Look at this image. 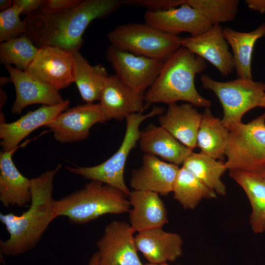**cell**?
<instances>
[{
	"mask_svg": "<svg viewBox=\"0 0 265 265\" xmlns=\"http://www.w3.org/2000/svg\"><path fill=\"white\" fill-rule=\"evenodd\" d=\"M125 4V0H83L58 13L39 10L26 16V32L39 48L52 46L73 52L82 45V35L93 20L105 17Z\"/></svg>",
	"mask_w": 265,
	"mask_h": 265,
	"instance_id": "cell-1",
	"label": "cell"
},
{
	"mask_svg": "<svg viewBox=\"0 0 265 265\" xmlns=\"http://www.w3.org/2000/svg\"><path fill=\"white\" fill-rule=\"evenodd\" d=\"M61 168L59 164L31 180L29 208L20 215L0 213V221L9 234L0 240V249L7 256H16L33 249L38 243L51 223L55 219L53 196L55 176Z\"/></svg>",
	"mask_w": 265,
	"mask_h": 265,
	"instance_id": "cell-2",
	"label": "cell"
},
{
	"mask_svg": "<svg viewBox=\"0 0 265 265\" xmlns=\"http://www.w3.org/2000/svg\"><path fill=\"white\" fill-rule=\"evenodd\" d=\"M206 61L181 47L163 64L154 83L144 95L146 104L164 103L168 106L185 101L200 107H210L211 102L197 91L196 75L207 68Z\"/></svg>",
	"mask_w": 265,
	"mask_h": 265,
	"instance_id": "cell-3",
	"label": "cell"
},
{
	"mask_svg": "<svg viewBox=\"0 0 265 265\" xmlns=\"http://www.w3.org/2000/svg\"><path fill=\"white\" fill-rule=\"evenodd\" d=\"M122 191L97 181L59 200H55L54 216H65L76 224H86L106 214L129 212L131 204Z\"/></svg>",
	"mask_w": 265,
	"mask_h": 265,
	"instance_id": "cell-4",
	"label": "cell"
},
{
	"mask_svg": "<svg viewBox=\"0 0 265 265\" xmlns=\"http://www.w3.org/2000/svg\"><path fill=\"white\" fill-rule=\"evenodd\" d=\"M161 107H155L147 114L133 113L126 118V130L122 142L117 151L108 159L91 167H67L70 172L91 181L101 182L129 195L130 191L124 180V170L128 156L138 141L141 124L146 119L163 114Z\"/></svg>",
	"mask_w": 265,
	"mask_h": 265,
	"instance_id": "cell-5",
	"label": "cell"
},
{
	"mask_svg": "<svg viewBox=\"0 0 265 265\" xmlns=\"http://www.w3.org/2000/svg\"><path fill=\"white\" fill-rule=\"evenodd\" d=\"M111 45L132 54L165 61L182 47V37L157 29L146 23H130L107 34Z\"/></svg>",
	"mask_w": 265,
	"mask_h": 265,
	"instance_id": "cell-6",
	"label": "cell"
},
{
	"mask_svg": "<svg viewBox=\"0 0 265 265\" xmlns=\"http://www.w3.org/2000/svg\"><path fill=\"white\" fill-rule=\"evenodd\" d=\"M201 81L204 88L212 91L222 107L223 125L230 131L242 122V118L249 110L259 107L265 94V83L253 79L238 78L219 81L203 74Z\"/></svg>",
	"mask_w": 265,
	"mask_h": 265,
	"instance_id": "cell-7",
	"label": "cell"
},
{
	"mask_svg": "<svg viewBox=\"0 0 265 265\" xmlns=\"http://www.w3.org/2000/svg\"><path fill=\"white\" fill-rule=\"evenodd\" d=\"M229 132L227 169L260 174L265 167V113Z\"/></svg>",
	"mask_w": 265,
	"mask_h": 265,
	"instance_id": "cell-8",
	"label": "cell"
},
{
	"mask_svg": "<svg viewBox=\"0 0 265 265\" xmlns=\"http://www.w3.org/2000/svg\"><path fill=\"white\" fill-rule=\"evenodd\" d=\"M106 57L118 78L134 92L144 96L158 78L164 61L137 55L110 45Z\"/></svg>",
	"mask_w": 265,
	"mask_h": 265,
	"instance_id": "cell-9",
	"label": "cell"
},
{
	"mask_svg": "<svg viewBox=\"0 0 265 265\" xmlns=\"http://www.w3.org/2000/svg\"><path fill=\"white\" fill-rule=\"evenodd\" d=\"M135 231L126 222L113 220L96 242L100 265H144L138 255Z\"/></svg>",
	"mask_w": 265,
	"mask_h": 265,
	"instance_id": "cell-10",
	"label": "cell"
},
{
	"mask_svg": "<svg viewBox=\"0 0 265 265\" xmlns=\"http://www.w3.org/2000/svg\"><path fill=\"white\" fill-rule=\"evenodd\" d=\"M39 49L36 56L24 71L57 91L74 82L72 52L52 46Z\"/></svg>",
	"mask_w": 265,
	"mask_h": 265,
	"instance_id": "cell-11",
	"label": "cell"
},
{
	"mask_svg": "<svg viewBox=\"0 0 265 265\" xmlns=\"http://www.w3.org/2000/svg\"><path fill=\"white\" fill-rule=\"evenodd\" d=\"M107 120L99 103L86 104L66 109L46 127L53 132L56 141L72 142L84 140L94 125Z\"/></svg>",
	"mask_w": 265,
	"mask_h": 265,
	"instance_id": "cell-12",
	"label": "cell"
},
{
	"mask_svg": "<svg viewBox=\"0 0 265 265\" xmlns=\"http://www.w3.org/2000/svg\"><path fill=\"white\" fill-rule=\"evenodd\" d=\"M145 23L165 33L178 35L188 32L191 36L201 34L212 26L211 23L198 10L187 4L164 10H147Z\"/></svg>",
	"mask_w": 265,
	"mask_h": 265,
	"instance_id": "cell-13",
	"label": "cell"
},
{
	"mask_svg": "<svg viewBox=\"0 0 265 265\" xmlns=\"http://www.w3.org/2000/svg\"><path fill=\"white\" fill-rule=\"evenodd\" d=\"M182 46L213 65L224 76L235 69L232 53L220 25H212L204 33L182 38Z\"/></svg>",
	"mask_w": 265,
	"mask_h": 265,
	"instance_id": "cell-14",
	"label": "cell"
},
{
	"mask_svg": "<svg viewBox=\"0 0 265 265\" xmlns=\"http://www.w3.org/2000/svg\"><path fill=\"white\" fill-rule=\"evenodd\" d=\"M99 101L109 120H122L133 113H143L148 106L144 96L132 90L116 75L106 78Z\"/></svg>",
	"mask_w": 265,
	"mask_h": 265,
	"instance_id": "cell-15",
	"label": "cell"
},
{
	"mask_svg": "<svg viewBox=\"0 0 265 265\" xmlns=\"http://www.w3.org/2000/svg\"><path fill=\"white\" fill-rule=\"evenodd\" d=\"M69 100H64L56 105H43L28 111L20 119L11 123L0 124V145L2 152L18 148L20 142L38 128L47 126L54 121L69 106Z\"/></svg>",
	"mask_w": 265,
	"mask_h": 265,
	"instance_id": "cell-16",
	"label": "cell"
},
{
	"mask_svg": "<svg viewBox=\"0 0 265 265\" xmlns=\"http://www.w3.org/2000/svg\"><path fill=\"white\" fill-rule=\"evenodd\" d=\"M180 168L157 156L145 154L142 164L132 172L130 186L135 190L149 191L166 195L173 191Z\"/></svg>",
	"mask_w": 265,
	"mask_h": 265,
	"instance_id": "cell-17",
	"label": "cell"
},
{
	"mask_svg": "<svg viewBox=\"0 0 265 265\" xmlns=\"http://www.w3.org/2000/svg\"><path fill=\"white\" fill-rule=\"evenodd\" d=\"M15 87L16 98L12 106L13 114H20L26 106L36 104L54 106L64 100L58 91L29 73L5 65Z\"/></svg>",
	"mask_w": 265,
	"mask_h": 265,
	"instance_id": "cell-18",
	"label": "cell"
},
{
	"mask_svg": "<svg viewBox=\"0 0 265 265\" xmlns=\"http://www.w3.org/2000/svg\"><path fill=\"white\" fill-rule=\"evenodd\" d=\"M138 251L149 263L174 262L183 254V241L177 233L157 228L138 232L135 236Z\"/></svg>",
	"mask_w": 265,
	"mask_h": 265,
	"instance_id": "cell-19",
	"label": "cell"
},
{
	"mask_svg": "<svg viewBox=\"0 0 265 265\" xmlns=\"http://www.w3.org/2000/svg\"><path fill=\"white\" fill-rule=\"evenodd\" d=\"M130 224L137 232L162 227L168 223L167 212L159 194L149 191H131Z\"/></svg>",
	"mask_w": 265,
	"mask_h": 265,
	"instance_id": "cell-20",
	"label": "cell"
},
{
	"mask_svg": "<svg viewBox=\"0 0 265 265\" xmlns=\"http://www.w3.org/2000/svg\"><path fill=\"white\" fill-rule=\"evenodd\" d=\"M17 149L0 152V201L6 208L23 207L31 202V180L21 173L12 160Z\"/></svg>",
	"mask_w": 265,
	"mask_h": 265,
	"instance_id": "cell-21",
	"label": "cell"
},
{
	"mask_svg": "<svg viewBox=\"0 0 265 265\" xmlns=\"http://www.w3.org/2000/svg\"><path fill=\"white\" fill-rule=\"evenodd\" d=\"M202 113L190 104L168 106L166 112L159 115L160 126L183 145L191 150L197 147V135Z\"/></svg>",
	"mask_w": 265,
	"mask_h": 265,
	"instance_id": "cell-22",
	"label": "cell"
},
{
	"mask_svg": "<svg viewBox=\"0 0 265 265\" xmlns=\"http://www.w3.org/2000/svg\"><path fill=\"white\" fill-rule=\"evenodd\" d=\"M138 142L145 154L159 156L178 166L183 164L193 153L165 129L153 124L140 132Z\"/></svg>",
	"mask_w": 265,
	"mask_h": 265,
	"instance_id": "cell-23",
	"label": "cell"
},
{
	"mask_svg": "<svg viewBox=\"0 0 265 265\" xmlns=\"http://www.w3.org/2000/svg\"><path fill=\"white\" fill-rule=\"evenodd\" d=\"M229 176L243 189L249 201V224L255 234L265 232V176L239 170H231Z\"/></svg>",
	"mask_w": 265,
	"mask_h": 265,
	"instance_id": "cell-24",
	"label": "cell"
},
{
	"mask_svg": "<svg viewBox=\"0 0 265 265\" xmlns=\"http://www.w3.org/2000/svg\"><path fill=\"white\" fill-rule=\"evenodd\" d=\"M223 33L232 48L238 78L253 79L251 69L253 51L257 41L265 36V23L246 32L225 27L223 28Z\"/></svg>",
	"mask_w": 265,
	"mask_h": 265,
	"instance_id": "cell-25",
	"label": "cell"
},
{
	"mask_svg": "<svg viewBox=\"0 0 265 265\" xmlns=\"http://www.w3.org/2000/svg\"><path fill=\"white\" fill-rule=\"evenodd\" d=\"M73 54L74 82L86 104L99 100L104 81L109 75L101 64L90 65L79 51Z\"/></svg>",
	"mask_w": 265,
	"mask_h": 265,
	"instance_id": "cell-26",
	"label": "cell"
},
{
	"mask_svg": "<svg viewBox=\"0 0 265 265\" xmlns=\"http://www.w3.org/2000/svg\"><path fill=\"white\" fill-rule=\"evenodd\" d=\"M229 133L221 120L214 116L209 107L206 108L197 135V147L202 153L222 160L225 157Z\"/></svg>",
	"mask_w": 265,
	"mask_h": 265,
	"instance_id": "cell-27",
	"label": "cell"
},
{
	"mask_svg": "<svg viewBox=\"0 0 265 265\" xmlns=\"http://www.w3.org/2000/svg\"><path fill=\"white\" fill-rule=\"evenodd\" d=\"M186 168L217 195L225 196L226 187L221 177L227 170L225 162L214 159L201 152L192 153L185 160Z\"/></svg>",
	"mask_w": 265,
	"mask_h": 265,
	"instance_id": "cell-28",
	"label": "cell"
},
{
	"mask_svg": "<svg viewBox=\"0 0 265 265\" xmlns=\"http://www.w3.org/2000/svg\"><path fill=\"white\" fill-rule=\"evenodd\" d=\"M173 197L185 209H194L203 199H211L217 194L182 166L176 177Z\"/></svg>",
	"mask_w": 265,
	"mask_h": 265,
	"instance_id": "cell-29",
	"label": "cell"
},
{
	"mask_svg": "<svg viewBox=\"0 0 265 265\" xmlns=\"http://www.w3.org/2000/svg\"><path fill=\"white\" fill-rule=\"evenodd\" d=\"M35 46L26 34L2 42L0 45V60L5 65L14 64L16 68L25 71L37 54Z\"/></svg>",
	"mask_w": 265,
	"mask_h": 265,
	"instance_id": "cell-30",
	"label": "cell"
},
{
	"mask_svg": "<svg viewBox=\"0 0 265 265\" xmlns=\"http://www.w3.org/2000/svg\"><path fill=\"white\" fill-rule=\"evenodd\" d=\"M186 2L198 10L212 25L233 21L239 4L238 0H186Z\"/></svg>",
	"mask_w": 265,
	"mask_h": 265,
	"instance_id": "cell-31",
	"label": "cell"
},
{
	"mask_svg": "<svg viewBox=\"0 0 265 265\" xmlns=\"http://www.w3.org/2000/svg\"><path fill=\"white\" fill-rule=\"evenodd\" d=\"M21 10L12 5L0 13V42H4L17 38L26 32L25 20H21Z\"/></svg>",
	"mask_w": 265,
	"mask_h": 265,
	"instance_id": "cell-32",
	"label": "cell"
},
{
	"mask_svg": "<svg viewBox=\"0 0 265 265\" xmlns=\"http://www.w3.org/2000/svg\"><path fill=\"white\" fill-rule=\"evenodd\" d=\"M80 0H47L39 9L40 11L48 13H58L78 5Z\"/></svg>",
	"mask_w": 265,
	"mask_h": 265,
	"instance_id": "cell-33",
	"label": "cell"
},
{
	"mask_svg": "<svg viewBox=\"0 0 265 265\" xmlns=\"http://www.w3.org/2000/svg\"><path fill=\"white\" fill-rule=\"evenodd\" d=\"M44 0H15L12 5L18 7L22 11V14L27 16L39 10Z\"/></svg>",
	"mask_w": 265,
	"mask_h": 265,
	"instance_id": "cell-34",
	"label": "cell"
},
{
	"mask_svg": "<svg viewBox=\"0 0 265 265\" xmlns=\"http://www.w3.org/2000/svg\"><path fill=\"white\" fill-rule=\"evenodd\" d=\"M245 3L251 9L262 14L265 12V0H246Z\"/></svg>",
	"mask_w": 265,
	"mask_h": 265,
	"instance_id": "cell-35",
	"label": "cell"
},
{
	"mask_svg": "<svg viewBox=\"0 0 265 265\" xmlns=\"http://www.w3.org/2000/svg\"><path fill=\"white\" fill-rule=\"evenodd\" d=\"M87 265H100V256L98 251L92 255Z\"/></svg>",
	"mask_w": 265,
	"mask_h": 265,
	"instance_id": "cell-36",
	"label": "cell"
},
{
	"mask_svg": "<svg viewBox=\"0 0 265 265\" xmlns=\"http://www.w3.org/2000/svg\"><path fill=\"white\" fill-rule=\"evenodd\" d=\"M13 1L9 0H0V9L4 11L12 6Z\"/></svg>",
	"mask_w": 265,
	"mask_h": 265,
	"instance_id": "cell-37",
	"label": "cell"
},
{
	"mask_svg": "<svg viewBox=\"0 0 265 265\" xmlns=\"http://www.w3.org/2000/svg\"><path fill=\"white\" fill-rule=\"evenodd\" d=\"M9 81H11L10 77H0V85H4Z\"/></svg>",
	"mask_w": 265,
	"mask_h": 265,
	"instance_id": "cell-38",
	"label": "cell"
},
{
	"mask_svg": "<svg viewBox=\"0 0 265 265\" xmlns=\"http://www.w3.org/2000/svg\"><path fill=\"white\" fill-rule=\"evenodd\" d=\"M259 107L265 108V94L263 95L260 101Z\"/></svg>",
	"mask_w": 265,
	"mask_h": 265,
	"instance_id": "cell-39",
	"label": "cell"
},
{
	"mask_svg": "<svg viewBox=\"0 0 265 265\" xmlns=\"http://www.w3.org/2000/svg\"><path fill=\"white\" fill-rule=\"evenodd\" d=\"M145 265H171L167 263H160V264H153V263H148Z\"/></svg>",
	"mask_w": 265,
	"mask_h": 265,
	"instance_id": "cell-40",
	"label": "cell"
},
{
	"mask_svg": "<svg viewBox=\"0 0 265 265\" xmlns=\"http://www.w3.org/2000/svg\"><path fill=\"white\" fill-rule=\"evenodd\" d=\"M260 174L265 176V167Z\"/></svg>",
	"mask_w": 265,
	"mask_h": 265,
	"instance_id": "cell-41",
	"label": "cell"
}]
</instances>
